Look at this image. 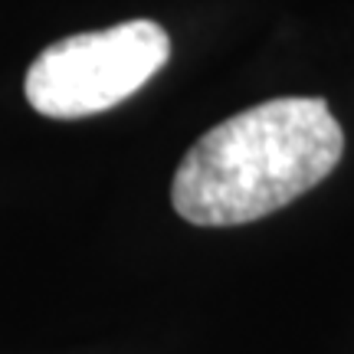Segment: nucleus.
<instances>
[{
    "instance_id": "2",
    "label": "nucleus",
    "mask_w": 354,
    "mask_h": 354,
    "mask_svg": "<svg viewBox=\"0 0 354 354\" xmlns=\"http://www.w3.org/2000/svg\"><path fill=\"white\" fill-rule=\"evenodd\" d=\"M171 39L154 20L76 33L39 53L26 73V102L46 118H86L131 99L167 63Z\"/></svg>"
},
{
    "instance_id": "1",
    "label": "nucleus",
    "mask_w": 354,
    "mask_h": 354,
    "mask_svg": "<svg viewBox=\"0 0 354 354\" xmlns=\"http://www.w3.org/2000/svg\"><path fill=\"white\" fill-rule=\"evenodd\" d=\"M342 151V125L325 99L263 102L210 128L184 154L171 201L194 227L250 223L325 180Z\"/></svg>"
}]
</instances>
